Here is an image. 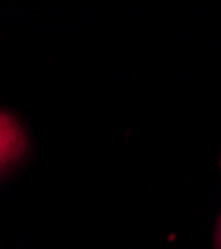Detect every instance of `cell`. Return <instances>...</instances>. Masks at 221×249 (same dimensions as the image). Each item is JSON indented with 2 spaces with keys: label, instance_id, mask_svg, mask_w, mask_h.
Here are the masks:
<instances>
[{
  "label": "cell",
  "instance_id": "obj_1",
  "mask_svg": "<svg viewBox=\"0 0 221 249\" xmlns=\"http://www.w3.org/2000/svg\"><path fill=\"white\" fill-rule=\"evenodd\" d=\"M26 146V136L20 124L10 114L0 112V172L22 158Z\"/></svg>",
  "mask_w": 221,
  "mask_h": 249
}]
</instances>
